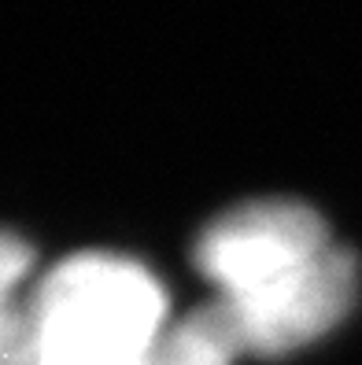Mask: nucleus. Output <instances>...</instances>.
<instances>
[{
  "label": "nucleus",
  "instance_id": "obj_4",
  "mask_svg": "<svg viewBox=\"0 0 362 365\" xmlns=\"http://www.w3.org/2000/svg\"><path fill=\"white\" fill-rule=\"evenodd\" d=\"M30 273V247L11 232H0V329L19 310V288Z\"/></svg>",
  "mask_w": 362,
  "mask_h": 365
},
{
  "label": "nucleus",
  "instance_id": "obj_3",
  "mask_svg": "<svg viewBox=\"0 0 362 365\" xmlns=\"http://www.w3.org/2000/svg\"><path fill=\"white\" fill-rule=\"evenodd\" d=\"M241 354V339L226 310L218 303H207L181 321H170L156 351L141 365H233Z\"/></svg>",
  "mask_w": 362,
  "mask_h": 365
},
{
  "label": "nucleus",
  "instance_id": "obj_2",
  "mask_svg": "<svg viewBox=\"0 0 362 365\" xmlns=\"http://www.w3.org/2000/svg\"><path fill=\"white\" fill-rule=\"evenodd\" d=\"M30 365H141L170 329L166 292L141 262L85 251L23 299Z\"/></svg>",
  "mask_w": 362,
  "mask_h": 365
},
{
  "label": "nucleus",
  "instance_id": "obj_1",
  "mask_svg": "<svg viewBox=\"0 0 362 365\" xmlns=\"http://www.w3.org/2000/svg\"><path fill=\"white\" fill-rule=\"evenodd\" d=\"M196 266L218 288L244 354L281 358L348 317L358 288L355 259L333 244L303 203L259 200L215 218L196 240Z\"/></svg>",
  "mask_w": 362,
  "mask_h": 365
},
{
  "label": "nucleus",
  "instance_id": "obj_5",
  "mask_svg": "<svg viewBox=\"0 0 362 365\" xmlns=\"http://www.w3.org/2000/svg\"><path fill=\"white\" fill-rule=\"evenodd\" d=\"M0 365H30V347H26V325H23V303L0 329Z\"/></svg>",
  "mask_w": 362,
  "mask_h": 365
}]
</instances>
